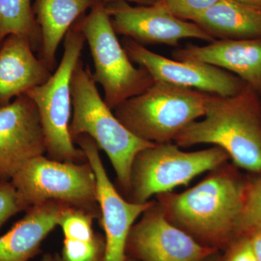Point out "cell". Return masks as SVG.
Instances as JSON below:
<instances>
[{
	"label": "cell",
	"mask_w": 261,
	"mask_h": 261,
	"mask_svg": "<svg viewBox=\"0 0 261 261\" xmlns=\"http://www.w3.org/2000/svg\"><path fill=\"white\" fill-rule=\"evenodd\" d=\"M247 185L227 162L181 193L155 196L166 219L203 246L221 251L238 238Z\"/></svg>",
	"instance_id": "6da1fadb"
},
{
	"label": "cell",
	"mask_w": 261,
	"mask_h": 261,
	"mask_svg": "<svg viewBox=\"0 0 261 261\" xmlns=\"http://www.w3.org/2000/svg\"><path fill=\"white\" fill-rule=\"evenodd\" d=\"M180 147L209 144L221 147L243 169L261 173V122L249 91L232 97L211 94L205 116L180 132Z\"/></svg>",
	"instance_id": "7a4b0ae2"
},
{
	"label": "cell",
	"mask_w": 261,
	"mask_h": 261,
	"mask_svg": "<svg viewBox=\"0 0 261 261\" xmlns=\"http://www.w3.org/2000/svg\"><path fill=\"white\" fill-rule=\"evenodd\" d=\"M72 110L69 132L72 140L88 135L112 164L125 195L130 191V169L135 156L154 143L139 138L122 124L98 92L89 65L82 59L71 79Z\"/></svg>",
	"instance_id": "3957f363"
},
{
	"label": "cell",
	"mask_w": 261,
	"mask_h": 261,
	"mask_svg": "<svg viewBox=\"0 0 261 261\" xmlns=\"http://www.w3.org/2000/svg\"><path fill=\"white\" fill-rule=\"evenodd\" d=\"M211 94L154 82L143 93L113 110L127 129L154 144L171 142L190 123L205 116Z\"/></svg>",
	"instance_id": "277c9868"
},
{
	"label": "cell",
	"mask_w": 261,
	"mask_h": 261,
	"mask_svg": "<svg viewBox=\"0 0 261 261\" xmlns=\"http://www.w3.org/2000/svg\"><path fill=\"white\" fill-rule=\"evenodd\" d=\"M64 51L56 71L27 95L37 106L44 132L47 157L60 162H87L85 154L70 135L72 111L71 79L86 40L78 20L63 39Z\"/></svg>",
	"instance_id": "5b68a950"
},
{
	"label": "cell",
	"mask_w": 261,
	"mask_h": 261,
	"mask_svg": "<svg viewBox=\"0 0 261 261\" xmlns=\"http://www.w3.org/2000/svg\"><path fill=\"white\" fill-rule=\"evenodd\" d=\"M79 25L93 59L92 77L104 91V101L112 111L130 98L143 93L154 84L148 72L132 64L117 37L106 3L98 2Z\"/></svg>",
	"instance_id": "8992f818"
},
{
	"label": "cell",
	"mask_w": 261,
	"mask_h": 261,
	"mask_svg": "<svg viewBox=\"0 0 261 261\" xmlns=\"http://www.w3.org/2000/svg\"><path fill=\"white\" fill-rule=\"evenodd\" d=\"M221 147L185 152L175 143L154 144L141 150L132 163L127 200L145 203L153 196L187 186L197 176L227 162Z\"/></svg>",
	"instance_id": "52a82bcc"
},
{
	"label": "cell",
	"mask_w": 261,
	"mask_h": 261,
	"mask_svg": "<svg viewBox=\"0 0 261 261\" xmlns=\"http://www.w3.org/2000/svg\"><path fill=\"white\" fill-rule=\"evenodd\" d=\"M10 181L25 211L56 201L89 213L100 221L95 175L88 161L60 162L39 156L29 161Z\"/></svg>",
	"instance_id": "ba28073f"
},
{
	"label": "cell",
	"mask_w": 261,
	"mask_h": 261,
	"mask_svg": "<svg viewBox=\"0 0 261 261\" xmlns=\"http://www.w3.org/2000/svg\"><path fill=\"white\" fill-rule=\"evenodd\" d=\"M73 142L83 151L95 175L101 214L99 221L106 233L102 261H126L127 240L130 229L154 200L135 203L122 197L108 177L94 141L88 135H82L73 139Z\"/></svg>",
	"instance_id": "9c48e42d"
},
{
	"label": "cell",
	"mask_w": 261,
	"mask_h": 261,
	"mask_svg": "<svg viewBox=\"0 0 261 261\" xmlns=\"http://www.w3.org/2000/svg\"><path fill=\"white\" fill-rule=\"evenodd\" d=\"M217 252L171 224L156 200L132 226L126 244L127 256L140 261H205Z\"/></svg>",
	"instance_id": "30bf717a"
},
{
	"label": "cell",
	"mask_w": 261,
	"mask_h": 261,
	"mask_svg": "<svg viewBox=\"0 0 261 261\" xmlns=\"http://www.w3.org/2000/svg\"><path fill=\"white\" fill-rule=\"evenodd\" d=\"M123 47L130 61L145 68L154 82L221 97H232L244 90L238 77L214 65L169 59L130 39L123 42Z\"/></svg>",
	"instance_id": "8fae6325"
},
{
	"label": "cell",
	"mask_w": 261,
	"mask_h": 261,
	"mask_svg": "<svg viewBox=\"0 0 261 261\" xmlns=\"http://www.w3.org/2000/svg\"><path fill=\"white\" fill-rule=\"evenodd\" d=\"M46 153L37 106L27 94L0 108V181H10L29 161Z\"/></svg>",
	"instance_id": "7c38bea8"
},
{
	"label": "cell",
	"mask_w": 261,
	"mask_h": 261,
	"mask_svg": "<svg viewBox=\"0 0 261 261\" xmlns=\"http://www.w3.org/2000/svg\"><path fill=\"white\" fill-rule=\"evenodd\" d=\"M106 8L116 34L139 44L176 46L187 38L214 41L197 24L176 18L160 3L135 7L126 2H116L106 4Z\"/></svg>",
	"instance_id": "4fadbf2b"
},
{
	"label": "cell",
	"mask_w": 261,
	"mask_h": 261,
	"mask_svg": "<svg viewBox=\"0 0 261 261\" xmlns=\"http://www.w3.org/2000/svg\"><path fill=\"white\" fill-rule=\"evenodd\" d=\"M25 38L10 35L0 47V108L42 85L51 75Z\"/></svg>",
	"instance_id": "5bb4252c"
},
{
	"label": "cell",
	"mask_w": 261,
	"mask_h": 261,
	"mask_svg": "<svg viewBox=\"0 0 261 261\" xmlns=\"http://www.w3.org/2000/svg\"><path fill=\"white\" fill-rule=\"evenodd\" d=\"M173 57L178 61L200 62L229 70L254 88H261V38L214 40L202 47L178 49Z\"/></svg>",
	"instance_id": "9a60e30c"
},
{
	"label": "cell",
	"mask_w": 261,
	"mask_h": 261,
	"mask_svg": "<svg viewBox=\"0 0 261 261\" xmlns=\"http://www.w3.org/2000/svg\"><path fill=\"white\" fill-rule=\"evenodd\" d=\"M71 207L50 201L30 207L23 219L0 237V261H30L58 226L62 213Z\"/></svg>",
	"instance_id": "2e32d148"
},
{
	"label": "cell",
	"mask_w": 261,
	"mask_h": 261,
	"mask_svg": "<svg viewBox=\"0 0 261 261\" xmlns=\"http://www.w3.org/2000/svg\"><path fill=\"white\" fill-rule=\"evenodd\" d=\"M99 1L35 0L33 10L42 33L39 58L49 70L56 67L57 51L70 27Z\"/></svg>",
	"instance_id": "e0dca14e"
},
{
	"label": "cell",
	"mask_w": 261,
	"mask_h": 261,
	"mask_svg": "<svg viewBox=\"0 0 261 261\" xmlns=\"http://www.w3.org/2000/svg\"><path fill=\"white\" fill-rule=\"evenodd\" d=\"M192 22L214 39L261 38V12L231 0H221Z\"/></svg>",
	"instance_id": "ac0fdd59"
},
{
	"label": "cell",
	"mask_w": 261,
	"mask_h": 261,
	"mask_svg": "<svg viewBox=\"0 0 261 261\" xmlns=\"http://www.w3.org/2000/svg\"><path fill=\"white\" fill-rule=\"evenodd\" d=\"M10 35L25 38L34 51L42 47V33L32 0H0V39Z\"/></svg>",
	"instance_id": "d6986e66"
},
{
	"label": "cell",
	"mask_w": 261,
	"mask_h": 261,
	"mask_svg": "<svg viewBox=\"0 0 261 261\" xmlns=\"http://www.w3.org/2000/svg\"><path fill=\"white\" fill-rule=\"evenodd\" d=\"M261 228V177L247 186L245 202L238 225V238L248 236Z\"/></svg>",
	"instance_id": "ffe728a7"
},
{
	"label": "cell",
	"mask_w": 261,
	"mask_h": 261,
	"mask_svg": "<svg viewBox=\"0 0 261 261\" xmlns=\"http://www.w3.org/2000/svg\"><path fill=\"white\" fill-rule=\"evenodd\" d=\"M221 0H161L159 2L176 18L194 20Z\"/></svg>",
	"instance_id": "44dd1931"
},
{
	"label": "cell",
	"mask_w": 261,
	"mask_h": 261,
	"mask_svg": "<svg viewBox=\"0 0 261 261\" xmlns=\"http://www.w3.org/2000/svg\"><path fill=\"white\" fill-rule=\"evenodd\" d=\"M22 211L25 209L14 185L11 181H0V228Z\"/></svg>",
	"instance_id": "7402d4cb"
},
{
	"label": "cell",
	"mask_w": 261,
	"mask_h": 261,
	"mask_svg": "<svg viewBox=\"0 0 261 261\" xmlns=\"http://www.w3.org/2000/svg\"><path fill=\"white\" fill-rule=\"evenodd\" d=\"M220 261H257L252 252L248 237L237 238L221 254Z\"/></svg>",
	"instance_id": "603a6c76"
},
{
	"label": "cell",
	"mask_w": 261,
	"mask_h": 261,
	"mask_svg": "<svg viewBox=\"0 0 261 261\" xmlns=\"http://www.w3.org/2000/svg\"><path fill=\"white\" fill-rule=\"evenodd\" d=\"M249 241L257 261H261V228L249 234Z\"/></svg>",
	"instance_id": "cb8c5ba5"
},
{
	"label": "cell",
	"mask_w": 261,
	"mask_h": 261,
	"mask_svg": "<svg viewBox=\"0 0 261 261\" xmlns=\"http://www.w3.org/2000/svg\"><path fill=\"white\" fill-rule=\"evenodd\" d=\"M231 1L261 12V0H231Z\"/></svg>",
	"instance_id": "d4e9b609"
},
{
	"label": "cell",
	"mask_w": 261,
	"mask_h": 261,
	"mask_svg": "<svg viewBox=\"0 0 261 261\" xmlns=\"http://www.w3.org/2000/svg\"><path fill=\"white\" fill-rule=\"evenodd\" d=\"M103 3H116V2H126V3H135L140 5H152L159 3L161 0H102Z\"/></svg>",
	"instance_id": "484cf974"
},
{
	"label": "cell",
	"mask_w": 261,
	"mask_h": 261,
	"mask_svg": "<svg viewBox=\"0 0 261 261\" xmlns=\"http://www.w3.org/2000/svg\"><path fill=\"white\" fill-rule=\"evenodd\" d=\"M40 261H62L59 254L46 253L43 255Z\"/></svg>",
	"instance_id": "4316f807"
},
{
	"label": "cell",
	"mask_w": 261,
	"mask_h": 261,
	"mask_svg": "<svg viewBox=\"0 0 261 261\" xmlns=\"http://www.w3.org/2000/svg\"><path fill=\"white\" fill-rule=\"evenodd\" d=\"M220 260H221V254L220 252H217L209 257L205 261H220Z\"/></svg>",
	"instance_id": "83f0119b"
},
{
	"label": "cell",
	"mask_w": 261,
	"mask_h": 261,
	"mask_svg": "<svg viewBox=\"0 0 261 261\" xmlns=\"http://www.w3.org/2000/svg\"><path fill=\"white\" fill-rule=\"evenodd\" d=\"M126 261H140V260H137V259L133 258V257L127 256Z\"/></svg>",
	"instance_id": "f1b7e54d"
},
{
	"label": "cell",
	"mask_w": 261,
	"mask_h": 261,
	"mask_svg": "<svg viewBox=\"0 0 261 261\" xmlns=\"http://www.w3.org/2000/svg\"><path fill=\"white\" fill-rule=\"evenodd\" d=\"M3 41H2L1 39H0V47H1L2 44H3Z\"/></svg>",
	"instance_id": "f546056e"
}]
</instances>
